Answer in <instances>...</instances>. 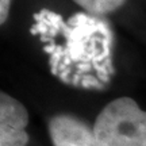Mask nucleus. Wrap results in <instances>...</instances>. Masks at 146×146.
Listing matches in <instances>:
<instances>
[{"label":"nucleus","mask_w":146,"mask_h":146,"mask_svg":"<svg viewBox=\"0 0 146 146\" xmlns=\"http://www.w3.org/2000/svg\"><path fill=\"white\" fill-rule=\"evenodd\" d=\"M49 135L53 146H102L94 127L73 115H56L49 120Z\"/></svg>","instance_id":"20e7f679"},{"label":"nucleus","mask_w":146,"mask_h":146,"mask_svg":"<svg viewBox=\"0 0 146 146\" xmlns=\"http://www.w3.org/2000/svg\"><path fill=\"white\" fill-rule=\"evenodd\" d=\"M85 12L92 15L103 16L119 10L126 3V0H73Z\"/></svg>","instance_id":"39448f33"},{"label":"nucleus","mask_w":146,"mask_h":146,"mask_svg":"<svg viewBox=\"0 0 146 146\" xmlns=\"http://www.w3.org/2000/svg\"><path fill=\"white\" fill-rule=\"evenodd\" d=\"M31 33L49 56L50 72L64 84L83 89H104L115 73L114 34L108 22L88 12L69 19L47 8L34 14Z\"/></svg>","instance_id":"f257e3e1"},{"label":"nucleus","mask_w":146,"mask_h":146,"mask_svg":"<svg viewBox=\"0 0 146 146\" xmlns=\"http://www.w3.org/2000/svg\"><path fill=\"white\" fill-rule=\"evenodd\" d=\"M29 112L19 100L5 92L0 95V146H26Z\"/></svg>","instance_id":"7ed1b4c3"},{"label":"nucleus","mask_w":146,"mask_h":146,"mask_svg":"<svg viewBox=\"0 0 146 146\" xmlns=\"http://www.w3.org/2000/svg\"><path fill=\"white\" fill-rule=\"evenodd\" d=\"M92 127L102 146H146V111L131 98L110 102Z\"/></svg>","instance_id":"f03ea898"},{"label":"nucleus","mask_w":146,"mask_h":146,"mask_svg":"<svg viewBox=\"0 0 146 146\" xmlns=\"http://www.w3.org/2000/svg\"><path fill=\"white\" fill-rule=\"evenodd\" d=\"M11 0H0V23L3 25L10 14Z\"/></svg>","instance_id":"423d86ee"}]
</instances>
